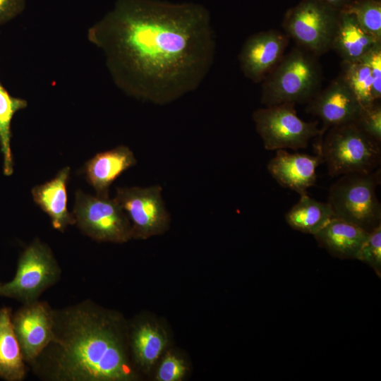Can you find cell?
I'll use <instances>...</instances> for the list:
<instances>
[{
	"instance_id": "6da1fadb",
	"label": "cell",
	"mask_w": 381,
	"mask_h": 381,
	"mask_svg": "<svg viewBox=\"0 0 381 381\" xmlns=\"http://www.w3.org/2000/svg\"><path fill=\"white\" fill-rule=\"evenodd\" d=\"M87 37L119 89L159 105L195 90L215 56L210 13L193 3L118 0Z\"/></svg>"
},
{
	"instance_id": "7a4b0ae2",
	"label": "cell",
	"mask_w": 381,
	"mask_h": 381,
	"mask_svg": "<svg viewBox=\"0 0 381 381\" xmlns=\"http://www.w3.org/2000/svg\"><path fill=\"white\" fill-rule=\"evenodd\" d=\"M59 349L57 367L65 380L123 381L133 377L117 334L93 313L78 310L71 314Z\"/></svg>"
},
{
	"instance_id": "3957f363",
	"label": "cell",
	"mask_w": 381,
	"mask_h": 381,
	"mask_svg": "<svg viewBox=\"0 0 381 381\" xmlns=\"http://www.w3.org/2000/svg\"><path fill=\"white\" fill-rule=\"evenodd\" d=\"M322 81L318 56L296 45L263 80L260 102L265 107L308 102Z\"/></svg>"
},
{
	"instance_id": "277c9868",
	"label": "cell",
	"mask_w": 381,
	"mask_h": 381,
	"mask_svg": "<svg viewBox=\"0 0 381 381\" xmlns=\"http://www.w3.org/2000/svg\"><path fill=\"white\" fill-rule=\"evenodd\" d=\"M380 145L353 122L329 128L318 138L315 147L329 174L334 177L377 169Z\"/></svg>"
},
{
	"instance_id": "5b68a950",
	"label": "cell",
	"mask_w": 381,
	"mask_h": 381,
	"mask_svg": "<svg viewBox=\"0 0 381 381\" xmlns=\"http://www.w3.org/2000/svg\"><path fill=\"white\" fill-rule=\"evenodd\" d=\"M380 169L370 172L341 175L329 188L327 202L334 215L368 231L379 225L381 205L376 195L380 183Z\"/></svg>"
},
{
	"instance_id": "8992f818",
	"label": "cell",
	"mask_w": 381,
	"mask_h": 381,
	"mask_svg": "<svg viewBox=\"0 0 381 381\" xmlns=\"http://www.w3.org/2000/svg\"><path fill=\"white\" fill-rule=\"evenodd\" d=\"M339 11L319 0H302L285 14L284 32L318 57L331 49Z\"/></svg>"
},
{
	"instance_id": "52a82bcc",
	"label": "cell",
	"mask_w": 381,
	"mask_h": 381,
	"mask_svg": "<svg viewBox=\"0 0 381 381\" xmlns=\"http://www.w3.org/2000/svg\"><path fill=\"white\" fill-rule=\"evenodd\" d=\"M252 117L267 150L305 148L310 139L321 135L318 122L300 119L294 104L260 108L253 111Z\"/></svg>"
},
{
	"instance_id": "ba28073f",
	"label": "cell",
	"mask_w": 381,
	"mask_h": 381,
	"mask_svg": "<svg viewBox=\"0 0 381 381\" xmlns=\"http://www.w3.org/2000/svg\"><path fill=\"white\" fill-rule=\"evenodd\" d=\"M73 215L78 227L94 239L121 243L133 237L131 222L114 198L77 190Z\"/></svg>"
},
{
	"instance_id": "9c48e42d",
	"label": "cell",
	"mask_w": 381,
	"mask_h": 381,
	"mask_svg": "<svg viewBox=\"0 0 381 381\" xmlns=\"http://www.w3.org/2000/svg\"><path fill=\"white\" fill-rule=\"evenodd\" d=\"M159 185L118 188L114 199L127 214L133 237L145 238L162 233L168 226L167 211Z\"/></svg>"
},
{
	"instance_id": "30bf717a",
	"label": "cell",
	"mask_w": 381,
	"mask_h": 381,
	"mask_svg": "<svg viewBox=\"0 0 381 381\" xmlns=\"http://www.w3.org/2000/svg\"><path fill=\"white\" fill-rule=\"evenodd\" d=\"M57 273L49 249L38 241L34 242L21 255L14 278L0 283V296L30 301L54 282Z\"/></svg>"
},
{
	"instance_id": "8fae6325",
	"label": "cell",
	"mask_w": 381,
	"mask_h": 381,
	"mask_svg": "<svg viewBox=\"0 0 381 381\" xmlns=\"http://www.w3.org/2000/svg\"><path fill=\"white\" fill-rule=\"evenodd\" d=\"M289 37L277 30L262 31L249 36L238 54L243 75L253 83H260L284 55Z\"/></svg>"
},
{
	"instance_id": "7c38bea8",
	"label": "cell",
	"mask_w": 381,
	"mask_h": 381,
	"mask_svg": "<svg viewBox=\"0 0 381 381\" xmlns=\"http://www.w3.org/2000/svg\"><path fill=\"white\" fill-rule=\"evenodd\" d=\"M362 107L340 75L308 102L307 111L322 121L320 138L330 128L353 123Z\"/></svg>"
},
{
	"instance_id": "4fadbf2b",
	"label": "cell",
	"mask_w": 381,
	"mask_h": 381,
	"mask_svg": "<svg viewBox=\"0 0 381 381\" xmlns=\"http://www.w3.org/2000/svg\"><path fill=\"white\" fill-rule=\"evenodd\" d=\"M267 165L270 175L282 187L296 191L300 195L307 193L317 179L316 169L322 162L318 155L290 153L276 150Z\"/></svg>"
},
{
	"instance_id": "5bb4252c",
	"label": "cell",
	"mask_w": 381,
	"mask_h": 381,
	"mask_svg": "<svg viewBox=\"0 0 381 381\" xmlns=\"http://www.w3.org/2000/svg\"><path fill=\"white\" fill-rule=\"evenodd\" d=\"M12 322L23 358L27 360L37 357L54 339L52 317L42 303L20 310Z\"/></svg>"
},
{
	"instance_id": "9a60e30c",
	"label": "cell",
	"mask_w": 381,
	"mask_h": 381,
	"mask_svg": "<svg viewBox=\"0 0 381 381\" xmlns=\"http://www.w3.org/2000/svg\"><path fill=\"white\" fill-rule=\"evenodd\" d=\"M137 161L129 147L119 145L115 148L97 153L85 166V174L97 195L109 197L112 183Z\"/></svg>"
},
{
	"instance_id": "2e32d148",
	"label": "cell",
	"mask_w": 381,
	"mask_h": 381,
	"mask_svg": "<svg viewBox=\"0 0 381 381\" xmlns=\"http://www.w3.org/2000/svg\"><path fill=\"white\" fill-rule=\"evenodd\" d=\"M379 45L381 41L366 32L351 13L344 10L339 11L331 49L341 61H358Z\"/></svg>"
},
{
	"instance_id": "e0dca14e",
	"label": "cell",
	"mask_w": 381,
	"mask_h": 381,
	"mask_svg": "<svg viewBox=\"0 0 381 381\" xmlns=\"http://www.w3.org/2000/svg\"><path fill=\"white\" fill-rule=\"evenodd\" d=\"M368 234L369 231L361 226L334 217L314 236L332 255L356 259Z\"/></svg>"
},
{
	"instance_id": "ac0fdd59",
	"label": "cell",
	"mask_w": 381,
	"mask_h": 381,
	"mask_svg": "<svg viewBox=\"0 0 381 381\" xmlns=\"http://www.w3.org/2000/svg\"><path fill=\"white\" fill-rule=\"evenodd\" d=\"M69 174L70 168L64 167L54 179L32 190L35 203L49 215L53 227L60 231L75 222L73 214L67 208L66 186Z\"/></svg>"
},
{
	"instance_id": "d6986e66",
	"label": "cell",
	"mask_w": 381,
	"mask_h": 381,
	"mask_svg": "<svg viewBox=\"0 0 381 381\" xmlns=\"http://www.w3.org/2000/svg\"><path fill=\"white\" fill-rule=\"evenodd\" d=\"M23 356L8 308H0V377L20 380L25 375Z\"/></svg>"
},
{
	"instance_id": "ffe728a7",
	"label": "cell",
	"mask_w": 381,
	"mask_h": 381,
	"mask_svg": "<svg viewBox=\"0 0 381 381\" xmlns=\"http://www.w3.org/2000/svg\"><path fill=\"white\" fill-rule=\"evenodd\" d=\"M334 217L327 202L314 200L306 193L301 195L298 202L286 214L285 219L293 229L314 236Z\"/></svg>"
},
{
	"instance_id": "44dd1931",
	"label": "cell",
	"mask_w": 381,
	"mask_h": 381,
	"mask_svg": "<svg viewBox=\"0 0 381 381\" xmlns=\"http://www.w3.org/2000/svg\"><path fill=\"white\" fill-rule=\"evenodd\" d=\"M27 107V102L11 96L0 83V145L4 157V172L13 173V159L11 150V123L18 111Z\"/></svg>"
},
{
	"instance_id": "7402d4cb",
	"label": "cell",
	"mask_w": 381,
	"mask_h": 381,
	"mask_svg": "<svg viewBox=\"0 0 381 381\" xmlns=\"http://www.w3.org/2000/svg\"><path fill=\"white\" fill-rule=\"evenodd\" d=\"M165 346L163 334L150 324L140 326L133 335V351L138 362L144 368H150L155 363Z\"/></svg>"
},
{
	"instance_id": "603a6c76",
	"label": "cell",
	"mask_w": 381,
	"mask_h": 381,
	"mask_svg": "<svg viewBox=\"0 0 381 381\" xmlns=\"http://www.w3.org/2000/svg\"><path fill=\"white\" fill-rule=\"evenodd\" d=\"M339 75L353 92L362 107L370 105L375 100L372 78L368 65L362 60L341 61Z\"/></svg>"
},
{
	"instance_id": "cb8c5ba5",
	"label": "cell",
	"mask_w": 381,
	"mask_h": 381,
	"mask_svg": "<svg viewBox=\"0 0 381 381\" xmlns=\"http://www.w3.org/2000/svg\"><path fill=\"white\" fill-rule=\"evenodd\" d=\"M341 10L351 13L366 32L381 41L380 1L356 0Z\"/></svg>"
},
{
	"instance_id": "d4e9b609",
	"label": "cell",
	"mask_w": 381,
	"mask_h": 381,
	"mask_svg": "<svg viewBox=\"0 0 381 381\" xmlns=\"http://www.w3.org/2000/svg\"><path fill=\"white\" fill-rule=\"evenodd\" d=\"M356 260L371 267L380 276L381 272V224L369 231Z\"/></svg>"
},
{
	"instance_id": "484cf974",
	"label": "cell",
	"mask_w": 381,
	"mask_h": 381,
	"mask_svg": "<svg viewBox=\"0 0 381 381\" xmlns=\"http://www.w3.org/2000/svg\"><path fill=\"white\" fill-rule=\"evenodd\" d=\"M354 123L372 138L381 143V105L378 100L362 107Z\"/></svg>"
},
{
	"instance_id": "4316f807",
	"label": "cell",
	"mask_w": 381,
	"mask_h": 381,
	"mask_svg": "<svg viewBox=\"0 0 381 381\" xmlns=\"http://www.w3.org/2000/svg\"><path fill=\"white\" fill-rule=\"evenodd\" d=\"M362 59L368 66L373 84L375 100L381 97V45L368 52Z\"/></svg>"
},
{
	"instance_id": "83f0119b",
	"label": "cell",
	"mask_w": 381,
	"mask_h": 381,
	"mask_svg": "<svg viewBox=\"0 0 381 381\" xmlns=\"http://www.w3.org/2000/svg\"><path fill=\"white\" fill-rule=\"evenodd\" d=\"M186 373V366L182 360L168 354L159 365L157 378L159 381H179Z\"/></svg>"
},
{
	"instance_id": "f1b7e54d",
	"label": "cell",
	"mask_w": 381,
	"mask_h": 381,
	"mask_svg": "<svg viewBox=\"0 0 381 381\" xmlns=\"http://www.w3.org/2000/svg\"><path fill=\"white\" fill-rule=\"evenodd\" d=\"M24 4L25 0H0V24L18 14Z\"/></svg>"
},
{
	"instance_id": "f546056e",
	"label": "cell",
	"mask_w": 381,
	"mask_h": 381,
	"mask_svg": "<svg viewBox=\"0 0 381 381\" xmlns=\"http://www.w3.org/2000/svg\"><path fill=\"white\" fill-rule=\"evenodd\" d=\"M325 4L339 11L349 4L351 0H319Z\"/></svg>"
}]
</instances>
